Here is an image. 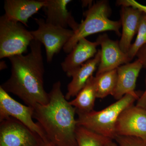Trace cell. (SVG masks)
Returning <instances> with one entry per match:
<instances>
[{
	"label": "cell",
	"instance_id": "6da1fadb",
	"mask_svg": "<svg viewBox=\"0 0 146 146\" xmlns=\"http://www.w3.org/2000/svg\"><path fill=\"white\" fill-rule=\"evenodd\" d=\"M42 46L40 42L33 39L28 54L9 58L11 74L1 86L7 93L16 95L27 106L33 108L49 102V93L44 87L45 69Z\"/></svg>",
	"mask_w": 146,
	"mask_h": 146
},
{
	"label": "cell",
	"instance_id": "7a4b0ae2",
	"mask_svg": "<svg viewBox=\"0 0 146 146\" xmlns=\"http://www.w3.org/2000/svg\"><path fill=\"white\" fill-rule=\"evenodd\" d=\"M49 102L34 108L33 118L44 131L47 139L56 146H77L75 117L76 109L65 99L58 81L49 93Z\"/></svg>",
	"mask_w": 146,
	"mask_h": 146
},
{
	"label": "cell",
	"instance_id": "3957f363",
	"mask_svg": "<svg viewBox=\"0 0 146 146\" xmlns=\"http://www.w3.org/2000/svg\"><path fill=\"white\" fill-rule=\"evenodd\" d=\"M137 92L127 94L121 99L100 111L93 110L88 113L78 114L77 125L81 126L111 140L117 136L116 125L121 112L133 105L139 99Z\"/></svg>",
	"mask_w": 146,
	"mask_h": 146
},
{
	"label": "cell",
	"instance_id": "277c9868",
	"mask_svg": "<svg viewBox=\"0 0 146 146\" xmlns=\"http://www.w3.org/2000/svg\"><path fill=\"white\" fill-rule=\"evenodd\" d=\"M110 12V9L106 1H100L91 6L85 12V20L74 32L72 37L63 47V51L66 53H70L80 39L98 33L114 31L120 36L121 21L109 19Z\"/></svg>",
	"mask_w": 146,
	"mask_h": 146
},
{
	"label": "cell",
	"instance_id": "5b68a950",
	"mask_svg": "<svg viewBox=\"0 0 146 146\" xmlns=\"http://www.w3.org/2000/svg\"><path fill=\"white\" fill-rule=\"evenodd\" d=\"M34 39L31 31L23 24L9 20L4 15L0 18V58L23 54Z\"/></svg>",
	"mask_w": 146,
	"mask_h": 146
},
{
	"label": "cell",
	"instance_id": "8992f818",
	"mask_svg": "<svg viewBox=\"0 0 146 146\" xmlns=\"http://www.w3.org/2000/svg\"><path fill=\"white\" fill-rule=\"evenodd\" d=\"M35 20L38 28L31 32L34 39L44 46L47 61L50 63L55 55L60 52L70 39L74 31L48 23L42 18H36Z\"/></svg>",
	"mask_w": 146,
	"mask_h": 146
},
{
	"label": "cell",
	"instance_id": "52a82bcc",
	"mask_svg": "<svg viewBox=\"0 0 146 146\" xmlns=\"http://www.w3.org/2000/svg\"><path fill=\"white\" fill-rule=\"evenodd\" d=\"M0 146H43L46 143L37 133L11 117L1 121Z\"/></svg>",
	"mask_w": 146,
	"mask_h": 146
},
{
	"label": "cell",
	"instance_id": "ba28073f",
	"mask_svg": "<svg viewBox=\"0 0 146 146\" xmlns=\"http://www.w3.org/2000/svg\"><path fill=\"white\" fill-rule=\"evenodd\" d=\"M34 111V108L16 101L0 86V121L9 117L14 118L38 134L45 143H48L42 127L33 120Z\"/></svg>",
	"mask_w": 146,
	"mask_h": 146
},
{
	"label": "cell",
	"instance_id": "9c48e42d",
	"mask_svg": "<svg viewBox=\"0 0 146 146\" xmlns=\"http://www.w3.org/2000/svg\"><path fill=\"white\" fill-rule=\"evenodd\" d=\"M118 136L146 139V110L132 105L120 114L116 125Z\"/></svg>",
	"mask_w": 146,
	"mask_h": 146
},
{
	"label": "cell",
	"instance_id": "30bf717a",
	"mask_svg": "<svg viewBox=\"0 0 146 146\" xmlns=\"http://www.w3.org/2000/svg\"><path fill=\"white\" fill-rule=\"evenodd\" d=\"M97 41L101 46L100 61L96 76L117 69L131 60L123 52L119 42L110 39L106 34L99 36Z\"/></svg>",
	"mask_w": 146,
	"mask_h": 146
},
{
	"label": "cell",
	"instance_id": "8fae6325",
	"mask_svg": "<svg viewBox=\"0 0 146 146\" xmlns=\"http://www.w3.org/2000/svg\"><path fill=\"white\" fill-rule=\"evenodd\" d=\"M98 42H91L86 38H82L73 48L61 63V68L68 76L71 77L72 74L78 68L92 57H94L98 51Z\"/></svg>",
	"mask_w": 146,
	"mask_h": 146
},
{
	"label": "cell",
	"instance_id": "7c38bea8",
	"mask_svg": "<svg viewBox=\"0 0 146 146\" xmlns=\"http://www.w3.org/2000/svg\"><path fill=\"white\" fill-rule=\"evenodd\" d=\"M45 5V0H5L4 15L9 20L28 27L29 18L44 8Z\"/></svg>",
	"mask_w": 146,
	"mask_h": 146
},
{
	"label": "cell",
	"instance_id": "4fadbf2b",
	"mask_svg": "<svg viewBox=\"0 0 146 146\" xmlns=\"http://www.w3.org/2000/svg\"><path fill=\"white\" fill-rule=\"evenodd\" d=\"M44 7L46 16L45 21L55 26L67 29L70 27L75 32L78 28V23L67 9V6L71 0H45Z\"/></svg>",
	"mask_w": 146,
	"mask_h": 146
},
{
	"label": "cell",
	"instance_id": "5bb4252c",
	"mask_svg": "<svg viewBox=\"0 0 146 146\" xmlns=\"http://www.w3.org/2000/svg\"><path fill=\"white\" fill-rule=\"evenodd\" d=\"M142 68L143 64L138 59L117 68V84L112 95L115 99H121L126 94H136V80Z\"/></svg>",
	"mask_w": 146,
	"mask_h": 146
},
{
	"label": "cell",
	"instance_id": "9a60e30c",
	"mask_svg": "<svg viewBox=\"0 0 146 146\" xmlns=\"http://www.w3.org/2000/svg\"><path fill=\"white\" fill-rule=\"evenodd\" d=\"M143 12L131 7H122L121 23L122 26L121 37L119 42L120 48L127 54L131 46V42L138 32L141 17Z\"/></svg>",
	"mask_w": 146,
	"mask_h": 146
},
{
	"label": "cell",
	"instance_id": "2e32d148",
	"mask_svg": "<svg viewBox=\"0 0 146 146\" xmlns=\"http://www.w3.org/2000/svg\"><path fill=\"white\" fill-rule=\"evenodd\" d=\"M101 56V51L99 50L94 57L84 63L72 74V80L68 84V91L65 96L67 100L76 97L85 86L99 65Z\"/></svg>",
	"mask_w": 146,
	"mask_h": 146
},
{
	"label": "cell",
	"instance_id": "e0dca14e",
	"mask_svg": "<svg viewBox=\"0 0 146 146\" xmlns=\"http://www.w3.org/2000/svg\"><path fill=\"white\" fill-rule=\"evenodd\" d=\"M97 98L96 78L92 76L70 104L76 109L77 114L88 113L94 110Z\"/></svg>",
	"mask_w": 146,
	"mask_h": 146
},
{
	"label": "cell",
	"instance_id": "ac0fdd59",
	"mask_svg": "<svg viewBox=\"0 0 146 146\" xmlns=\"http://www.w3.org/2000/svg\"><path fill=\"white\" fill-rule=\"evenodd\" d=\"M96 88L97 98H104L112 96L117 84V69L96 76Z\"/></svg>",
	"mask_w": 146,
	"mask_h": 146
},
{
	"label": "cell",
	"instance_id": "d6986e66",
	"mask_svg": "<svg viewBox=\"0 0 146 146\" xmlns=\"http://www.w3.org/2000/svg\"><path fill=\"white\" fill-rule=\"evenodd\" d=\"M76 136L77 146H105L111 140L78 125L76 129Z\"/></svg>",
	"mask_w": 146,
	"mask_h": 146
},
{
	"label": "cell",
	"instance_id": "ffe728a7",
	"mask_svg": "<svg viewBox=\"0 0 146 146\" xmlns=\"http://www.w3.org/2000/svg\"><path fill=\"white\" fill-rule=\"evenodd\" d=\"M146 45V14L143 13L141 16L136 41L131 44L128 52V56L131 60L136 55L139 49Z\"/></svg>",
	"mask_w": 146,
	"mask_h": 146
},
{
	"label": "cell",
	"instance_id": "44dd1931",
	"mask_svg": "<svg viewBox=\"0 0 146 146\" xmlns=\"http://www.w3.org/2000/svg\"><path fill=\"white\" fill-rule=\"evenodd\" d=\"M115 140L119 146H146V139L117 135Z\"/></svg>",
	"mask_w": 146,
	"mask_h": 146
},
{
	"label": "cell",
	"instance_id": "7402d4cb",
	"mask_svg": "<svg viewBox=\"0 0 146 146\" xmlns=\"http://www.w3.org/2000/svg\"><path fill=\"white\" fill-rule=\"evenodd\" d=\"M117 3L122 6L131 7L137 9L146 14V5L141 4L134 0H119L117 1Z\"/></svg>",
	"mask_w": 146,
	"mask_h": 146
},
{
	"label": "cell",
	"instance_id": "603a6c76",
	"mask_svg": "<svg viewBox=\"0 0 146 146\" xmlns=\"http://www.w3.org/2000/svg\"><path fill=\"white\" fill-rule=\"evenodd\" d=\"M136 56L138 57V60L141 61L143 67L146 69V45L141 47Z\"/></svg>",
	"mask_w": 146,
	"mask_h": 146
},
{
	"label": "cell",
	"instance_id": "cb8c5ba5",
	"mask_svg": "<svg viewBox=\"0 0 146 146\" xmlns=\"http://www.w3.org/2000/svg\"><path fill=\"white\" fill-rule=\"evenodd\" d=\"M136 106L146 110V78L145 90L139 97V99L137 100Z\"/></svg>",
	"mask_w": 146,
	"mask_h": 146
},
{
	"label": "cell",
	"instance_id": "d4e9b609",
	"mask_svg": "<svg viewBox=\"0 0 146 146\" xmlns=\"http://www.w3.org/2000/svg\"><path fill=\"white\" fill-rule=\"evenodd\" d=\"M105 146H117V144L113 141V140H110L106 144Z\"/></svg>",
	"mask_w": 146,
	"mask_h": 146
},
{
	"label": "cell",
	"instance_id": "484cf974",
	"mask_svg": "<svg viewBox=\"0 0 146 146\" xmlns=\"http://www.w3.org/2000/svg\"><path fill=\"white\" fill-rule=\"evenodd\" d=\"M1 70H4V69H6V68L7 66L6 64L5 61H2L1 62Z\"/></svg>",
	"mask_w": 146,
	"mask_h": 146
},
{
	"label": "cell",
	"instance_id": "4316f807",
	"mask_svg": "<svg viewBox=\"0 0 146 146\" xmlns=\"http://www.w3.org/2000/svg\"><path fill=\"white\" fill-rule=\"evenodd\" d=\"M43 146H56L55 145L52 144L51 142H48V143H46Z\"/></svg>",
	"mask_w": 146,
	"mask_h": 146
}]
</instances>
